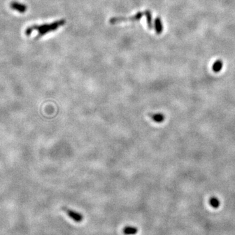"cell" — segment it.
<instances>
[{"label": "cell", "instance_id": "4", "mask_svg": "<svg viewBox=\"0 0 235 235\" xmlns=\"http://www.w3.org/2000/svg\"><path fill=\"white\" fill-rule=\"evenodd\" d=\"M155 28L156 33L158 34H161L163 32V24L161 22L160 18H156L155 20Z\"/></svg>", "mask_w": 235, "mask_h": 235}, {"label": "cell", "instance_id": "6", "mask_svg": "<svg viewBox=\"0 0 235 235\" xmlns=\"http://www.w3.org/2000/svg\"><path fill=\"white\" fill-rule=\"evenodd\" d=\"M209 203L210 206L214 208H218L220 206V201L219 200V199L217 197H212L210 198Z\"/></svg>", "mask_w": 235, "mask_h": 235}, {"label": "cell", "instance_id": "7", "mask_svg": "<svg viewBox=\"0 0 235 235\" xmlns=\"http://www.w3.org/2000/svg\"><path fill=\"white\" fill-rule=\"evenodd\" d=\"M124 233L125 234H135L137 233V229L132 227H127L124 229Z\"/></svg>", "mask_w": 235, "mask_h": 235}, {"label": "cell", "instance_id": "2", "mask_svg": "<svg viewBox=\"0 0 235 235\" xmlns=\"http://www.w3.org/2000/svg\"><path fill=\"white\" fill-rule=\"evenodd\" d=\"M11 7L13 9L16 10V11L21 13L25 12L27 9V7L25 6V5L18 3V2H13L11 4Z\"/></svg>", "mask_w": 235, "mask_h": 235}, {"label": "cell", "instance_id": "3", "mask_svg": "<svg viewBox=\"0 0 235 235\" xmlns=\"http://www.w3.org/2000/svg\"><path fill=\"white\" fill-rule=\"evenodd\" d=\"M151 118L156 123H161L163 122L165 118V115L162 113H155L150 114Z\"/></svg>", "mask_w": 235, "mask_h": 235}, {"label": "cell", "instance_id": "1", "mask_svg": "<svg viewBox=\"0 0 235 235\" xmlns=\"http://www.w3.org/2000/svg\"><path fill=\"white\" fill-rule=\"evenodd\" d=\"M65 212H67L69 216L71 218L73 219H74L75 222H80L82 220L83 217L80 214L77 213L75 211H73V210H71L70 209H67V208H65Z\"/></svg>", "mask_w": 235, "mask_h": 235}, {"label": "cell", "instance_id": "5", "mask_svg": "<svg viewBox=\"0 0 235 235\" xmlns=\"http://www.w3.org/2000/svg\"><path fill=\"white\" fill-rule=\"evenodd\" d=\"M223 62L220 60H216L212 65V70L215 73H218L222 69Z\"/></svg>", "mask_w": 235, "mask_h": 235}, {"label": "cell", "instance_id": "8", "mask_svg": "<svg viewBox=\"0 0 235 235\" xmlns=\"http://www.w3.org/2000/svg\"><path fill=\"white\" fill-rule=\"evenodd\" d=\"M146 15L147 17V21H148V25L150 29H151L153 28V24H152V17H151V14L149 11H146Z\"/></svg>", "mask_w": 235, "mask_h": 235}]
</instances>
